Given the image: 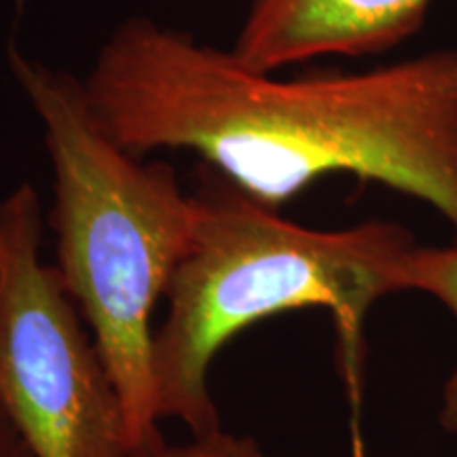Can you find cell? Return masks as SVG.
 I'll return each mask as SVG.
<instances>
[{
    "label": "cell",
    "instance_id": "obj_1",
    "mask_svg": "<svg viewBox=\"0 0 457 457\" xmlns=\"http://www.w3.org/2000/svg\"><path fill=\"white\" fill-rule=\"evenodd\" d=\"M83 87L131 155L195 153L267 208L324 176L352 174L430 204L457 228V47L273 79L228 49L134 15L102 45Z\"/></svg>",
    "mask_w": 457,
    "mask_h": 457
},
{
    "label": "cell",
    "instance_id": "obj_2",
    "mask_svg": "<svg viewBox=\"0 0 457 457\" xmlns=\"http://www.w3.org/2000/svg\"><path fill=\"white\" fill-rule=\"evenodd\" d=\"M54 165L55 270L121 394L131 457L165 443L153 381V313L193 244L197 199L168 162L119 146L83 81L9 47Z\"/></svg>",
    "mask_w": 457,
    "mask_h": 457
},
{
    "label": "cell",
    "instance_id": "obj_3",
    "mask_svg": "<svg viewBox=\"0 0 457 457\" xmlns=\"http://www.w3.org/2000/svg\"><path fill=\"white\" fill-rule=\"evenodd\" d=\"M195 199V236L155 330L153 381L159 421L202 436L222 428L208 375L233 337L278 313L322 307L353 347L370 307L398 293V265L415 239L392 220L296 225L210 168Z\"/></svg>",
    "mask_w": 457,
    "mask_h": 457
},
{
    "label": "cell",
    "instance_id": "obj_4",
    "mask_svg": "<svg viewBox=\"0 0 457 457\" xmlns=\"http://www.w3.org/2000/svg\"><path fill=\"white\" fill-rule=\"evenodd\" d=\"M24 182L0 202V409L34 457H131L128 417Z\"/></svg>",
    "mask_w": 457,
    "mask_h": 457
},
{
    "label": "cell",
    "instance_id": "obj_5",
    "mask_svg": "<svg viewBox=\"0 0 457 457\" xmlns=\"http://www.w3.org/2000/svg\"><path fill=\"white\" fill-rule=\"evenodd\" d=\"M432 0H248L228 49L245 68L273 74L318 57H364L407 43Z\"/></svg>",
    "mask_w": 457,
    "mask_h": 457
},
{
    "label": "cell",
    "instance_id": "obj_6",
    "mask_svg": "<svg viewBox=\"0 0 457 457\" xmlns=\"http://www.w3.org/2000/svg\"><path fill=\"white\" fill-rule=\"evenodd\" d=\"M398 293L420 290L445 303L457 320V245L451 248H420L413 245L400 261L396 271ZM441 426L457 434V367L445 384Z\"/></svg>",
    "mask_w": 457,
    "mask_h": 457
},
{
    "label": "cell",
    "instance_id": "obj_7",
    "mask_svg": "<svg viewBox=\"0 0 457 457\" xmlns=\"http://www.w3.org/2000/svg\"><path fill=\"white\" fill-rule=\"evenodd\" d=\"M136 457H270L265 449L245 434H233L219 428L202 436H191L187 443H163L151 453Z\"/></svg>",
    "mask_w": 457,
    "mask_h": 457
},
{
    "label": "cell",
    "instance_id": "obj_8",
    "mask_svg": "<svg viewBox=\"0 0 457 457\" xmlns=\"http://www.w3.org/2000/svg\"><path fill=\"white\" fill-rule=\"evenodd\" d=\"M0 457H34L3 409H0Z\"/></svg>",
    "mask_w": 457,
    "mask_h": 457
}]
</instances>
